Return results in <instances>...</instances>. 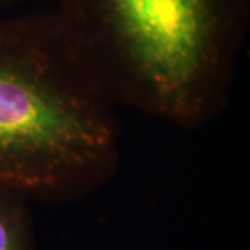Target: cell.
Listing matches in <instances>:
<instances>
[{"label":"cell","mask_w":250,"mask_h":250,"mask_svg":"<svg viewBox=\"0 0 250 250\" xmlns=\"http://www.w3.org/2000/svg\"><path fill=\"white\" fill-rule=\"evenodd\" d=\"M82 68L114 106L185 131L229 103L250 0H54Z\"/></svg>","instance_id":"obj_1"},{"label":"cell","mask_w":250,"mask_h":250,"mask_svg":"<svg viewBox=\"0 0 250 250\" xmlns=\"http://www.w3.org/2000/svg\"><path fill=\"white\" fill-rule=\"evenodd\" d=\"M116 107L82 68L53 13L0 20V190L71 202L116 177Z\"/></svg>","instance_id":"obj_2"},{"label":"cell","mask_w":250,"mask_h":250,"mask_svg":"<svg viewBox=\"0 0 250 250\" xmlns=\"http://www.w3.org/2000/svg\"><path fill=\"white\" fill-rule=\"evenodd\" d=\"M0 250H39L29 200L0 190Z\"/></svg>","instance_id":"obj_3"},{"label":"cell","mask_w":250,"mask_h":250,"mask_svg":"<svg viewBox=\"0 0 250 250\" xmlns=\"http://www.w3.org/2000/svg\"><path fill=\"white\" fill-rule=\"evenodd\" d=\"M20 0H0V7H4V6H10V4H14Z\"/></svg>","instance_id":"obj_4"}]
</instances>
